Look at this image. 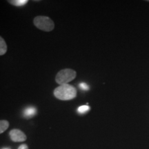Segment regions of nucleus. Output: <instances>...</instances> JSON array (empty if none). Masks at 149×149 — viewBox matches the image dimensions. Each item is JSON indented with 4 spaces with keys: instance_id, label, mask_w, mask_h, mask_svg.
Listing matches in <instances>:
<instances>
[{
    "instance_id": "obj_1",
    "label": "nucleus",
    "mask_w": 149,
    "mask_h": 149,
    "mask_svg": "<svg viewBox=\"0 0 149 149\" xmlns=\"http://www.w3.org/2000/svg\"><path fill=\"white\" fill-rule=\"evenodd\" d=\"M53 94L57 99L63 101L71 100L77 96V90L70 84L60 85L54 90Z\"/></svg>"
},
{
    "instance_id": "obj_2",
    "label": "nucleus",
    "mask_w": 149,
    "mask_h": 149,
    "mask_svg": "<svg viewBox=\"0 0 149 149\" xmlns=\"http://www.w3.org/2000/svg\"><path fill=\"white\" fill-rule=\"evenodd\" d=\"M33 24L37 29L45 32H51L55 29L53 20L47 16H37L33 19Z\"/></svg>"
},
{
    "instance_id": "obj_3",
    "label": "nucleus",
    "mask_w": 149,
    "mask_h": 149,
    "mask_svg": "<svg viewBox=\"0 0 149 149\" xmlns=\"http://www.w3.org/2000/svg\"><path fill=\"white\" fill-rule=\"evenodd\" d=\"M77 72L71 68H64L57 72L55 77V81L58 84L64 85L68 84L70 81L75 79Z\"/></svg>"
},
{
    "instance_id": "obj_4",
    "label": "nucleus",
    "mask_w": 149,
    "mask_h": 149,
    "mask_svg": "<svg viewBox=\"0 0 149 149\" xmlns=\"http://www.w3.org/2000/svg\"><path fill=\"white\" fill-rule=\"evenodd\" d=\"M10 139L15 142H22L26 139V135L22 130L19 129H13L9 133Z\"/></svg>"
},
{
    "instance_id": "obj_5",
    "label": "nucleus",
    "mask_w": 149,
    "mask_h": 149,
    "mask_svg": "<svg viewBox=\"0 0 149 149\" xmlns=\"http://www.w3.org/2000/svg\"><path fill=\"white\" fill-rule=\"evenodd\" d=\"M37 113V109L35 107H27L26 109L24 111V116L26 117V118H31V117H33L35 116Z\"/></svg>"
},
{
    "instance_id": "obj_6",
    "label": "nucleus",
    "mask_w": 149,
    "mask_h": 149,
    "mask_svg": "<svg viewBox=\"0 0 149 149\" xmlns=\"http://www.w3.org/2000/svg\"><path fill=\"white\" fill-rule=\"evenodd\" d=\"M7 44L1 36H0V56L5 55L7 52Z\"/></svg>"
},
{
    "instance_id": "obj_7",
    "label": "nucleus",
    "mask_w": 149,
    "mask_h": 149,
    "mask_svg": "<svg viewBox=\"0 0 149 149\" xmlns=\"http://www.w3.org/2000/svg\"><path fill=\"white\" fill-rule=\"evenodd\" d=\"M8 2L10 3L11 5L15 6L20 7L26 4L29 2V1L28 0H9Z\"/></svg>"
},
{
    "instance_id": "obj_8",
    "label": "nucleus",
    "mask_w": 149,
    "mask_h": 149,
    "mask_svg": "<svg viewBox=\"0 0 149 149\" xmlns=\"http://www.w3.org/2000/svg\"><path fill=\"white\" fill-rule=\"evenodd\" d=\"M9 127V122L7 120H0V134L3 133Z\"/></svg>"
},
{
    "instance_id": "obj_9",
    "label": "nucleus",
    "mask_w": 149,
    "mask_h": 149,
    "mask_svg": "<svg viewBox=\"0 0 149 149\" xmlns=\"http://www.w3.org/2000/svg\"><path fill=\"white\" fill-rule=\"evenodd\" d=\"M89 110H90V107H89L88 106L84 105V106H81V107L78 108L77 111L78 113H80V114H84V113L88 112Z\"/></svg>"
},
{
    "instance_id": "obj_10",
    "label": "nucleus",
    "mask_w": 149,
    "mask_h": 149,
    "mask_svg": "<svg viewBox=\"0 0 149 149\" xmlns=\"http://www.w3.org/2000/svg\"><path fill=\"white\" fill-rule=\"evenodd\" d=\"M79 86L80 89H81V90L84 91H88V89H89V86H88L87 85L86 83H84V82L79 84Z\"/></svg>"
},
{
    "instance_id": "obj_11",
    "label": "nucleus",
    "mask_w": 149,
    "mask_h": 149,
    "mask_svg": "<svg viewBox=\"0 0 149 149\" xmlns=\"http://www.w3.org/2000/svg\"><path fill=\"white\" fill-rule=\"evenodd\" d=\"M18 149H29V147L26 144H22L21 146H19Z\"/></svg>"
},
{
    "instance_id": "obj_12",
    "label": "nucleus",
    "mask_w": 149,
    "mask_h": 149,
    "mask_svg": "<svg viewBox=\"0 0 149 149\" xmlns=\"http://www.w3.org/2000/svg\"><path fill=\"white\" fill-rule=\"evenodd\" d=\"M3 149H10V148H3Z\"/></svg>"
}]
</instances>
